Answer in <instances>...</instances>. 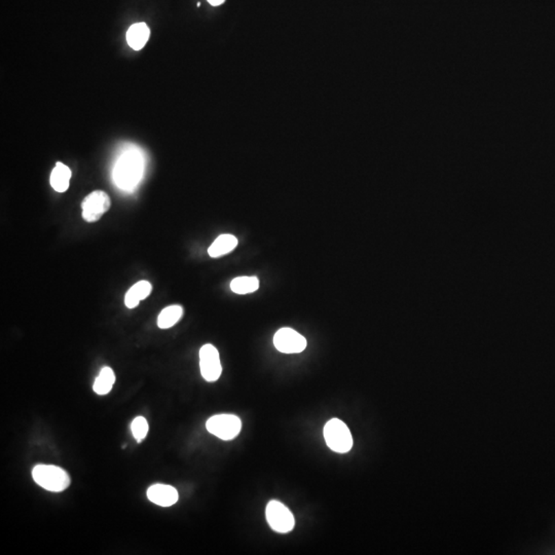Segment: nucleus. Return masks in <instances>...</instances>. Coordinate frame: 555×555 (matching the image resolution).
<instances>
[{
	"label": "nucleus",
	"mask_w": 555,
	"mask_h": 555,
	"mask_svg": "<svg viewBox=\"0 0 555 555\" xmlns=\"http://www.w3.org/2000/svg\"><path fill=\"white\" fill-rule=\"evenodd\" d=\"M144 174V159L136 149L124 151L118 157L113 170V182L124 191H132L142 179Z\"/></svg>",
	"instance_id": "f257e3e1"
},
{
	"label": "nucleus",
	"mask_w": 555,
	"mask_h": 555,
	"mask_svg": "<svg viewBox=\"0 0 555 555\" xmlns=\"http://www.w3.org/2000/svg\"><path fill=\"white\" fill-rule=\"evenodd\" d=\"M32 477L39 486L53 492H63L72 482L65 470L54 465L35 466L32 470Z\"/></svg>",
	"instance_id": "f03ea898"
},
{
	"label": "nucleus",
	"mask_w": 555,
	"mask_h": 555,
	"mask_svg": "<svg viewBox=\"0 0 555 555\" xmlns=\"http://www.w3.org/2000/svg\"><path fill=\"white\" fill-rule=\"evenodd\" d=\"M324 439L330 450L347 454L353 448V437L348 426L338 419H331L324 427Z\"/></svg>",
	"instance_id": "7ed1b4c3"
},
{
	"label": "nucleus",
	"mask_w": 555,
	"mask_h": 555,
	"mask_svg": "<svg viewBox=\"0 0 555 555\" xmlns=\"http://www.w3.org/2000/svg\"><path fill=\"white\" fill-rule=\"evenodd\" d=\"M209 433L222 440H232L240 434L242 422L235 415H216L210 417L206 423Z\"/></svg>",
	"instance_id": "20e7f679"
},
{
	"label": "nucleus",
	"mask_w": 555,
	"mask_h": 555,
	"mask_svg": "<svg viewBox=\"0 0 555 555\" xmlns=\"http://www.w3.org/2000/svg\"><path fill=\"white\" fill-rule=\"evenodd\" d=\"M265 516L270 527L277 533H290L294 529L295 519L292 512L277 500L269 502L265 510Z\"/></svg>",
	"instance_id": "39448f33"
},
{
	"label": "nucleus",
	"mask_w": 555,
	"mask_h": 555,
	"mask_svg": "<svg viewBox=\"0 0 555 555\" xmlns=\"http://www.w3.org/2000/svg\"><path fill=\"white\" fill-rule=\"evenodd\" d=\"M111 207L109 195L103 191H95L85 197L82 203L85 221L97 222Z\"/></svg>",
	"instance_id": "423d86ee"
},
{
	"label": "nucleus",
	"mask_w": 555,
	"mask_h": 555,
	"mask_svg": "<svg viewBox=\"0 0 555 555\" xmlns=\"http://www.w3.org/2000/svg\"><path fill=\"white\" fill-rule=\"evenodd\" d=\"M307 340L292 328H281L274 336V346L284 354H298L307 348Z\"/></svg>",
	"instance_id": "0eeeda50"
},
{
	"label": "nucleus",
	"mask_w": 555,
	"mask_h": 555,
	"mask_svg": "<svg viewBox=\"0 0 555 555\" xmlns=\"http://www.w3.org/2000/svg\"><path fill=\"white\" fill-rule=\"evenodd\" d=\"M199 367L202 376L207 382H216L221 376L219 352L213 345L207 344L202 347L199 350Z\"/></svg>",
	"instance_id": "6e6552de"
},
{
	"label": "nucleus",
	"mask_w": 555,
	"mask_h": 555,
	"mask_svg": "<svg viewBox=\"0 0 555 555\" xmlns=\"http://www.w3.org/2000/svg\"><path fill=\"white\" fill-rule=\"evenodd\" d=\"M147 498L153 504L161 507H170L178 502L179 494L173 486L157 483L153 484L147 490Z\"/></svg>",
	"instance_id": "1a4fd4ad"
},
{
	"label": "nucleus",
	"mask_w": 555,
	"mask_h": 555,
	"mask_svg": "<svg viewBox=\"0 0 555 555\" xmlns=\"http://www.w3.org/2000/svg\"><path fill=\"white\" fill-rule=\"evenodd\" d=\"M149 34L151 30L145 23H137L129 28L127 32V41L133 50L140 51L149 41Z\"/></svg>",
	"instance_id": "9d476101"
},
{
	"label": "nucleus",
	"mask_w": 555,
	"mask_h": 555,
	"mask_svg": "<svg viewBox=\"0 0 555 555\" xmlns=\"http://www.w3.org/2000/svg\"><path fill=\"white\" fill-rule=\"evenodd\" d=\"M151 290H153V286L147 281H140V282L136 283L127 292L126 296H124V305L129 309H135L138 307L141 301L146 298L151 294Z\"/></svg>",
	"instance_id": "9b49d317"
},
{
	"label": "nucleus",
	"mask_w": 555,
	"mask_h": 555,
	"mask_svg": "<svg viewBox=\"0 0 555 555\" xmlns=\"http://www.w3.org/2000/svg\"><path fill=\"white\" fill-rule=\"evenodd\" d=\"M238 246V239L232 235H221L208 249V253L213 259L228 254Z\"/></svg>",
	"instance_id": "f8f14e48"
},
{
	"label": "nucleus",
	"mask_w": 555,
	"mask_h": 555,
	"mask_svg": "<svg viewBox=\"0 0 555 555\" xmlns=\"http://www.w3.org/2000/svg\"><path fill=\"white\" fill-rule=\"evenodd\" d=\"M72 170L61 162L56 164L51 174V185L57 193H65L69 187Z\"/></svg>",
	"instance_id": "ddd939ff"
},
{
	"label": "nucleus",
	"mask_w": 555,
	"mask_h": 555,
	"mask_svg": "<svg viewBox=\"0 0 555 555\" xmlns=\"http://www.w3.org/2000/svg\"><path fill=\"white\" fill-rule=\"evenodd\" d=\"M184 315V309L178 305H170L165 307L157 318V326L161 329H169L182 319Z\"/></svg>",
	"instance_id": "4468645a"
},
{
	"label": "nucleus",
	"mask_w": 555,
	"mask_h": 555,
	"mask_svg": "<svg viewBox=\"0 0 555 555\" xmlns=\"http://www.w3.org/2000/svg\"><path fill=\"white\" fill-rule=\"evenodd\" d=\"M114 382H116V376H114L113 370L110 367H103L94 382V392L98 395L108 394L112 390Z\"/></svg>",
	"instance_id": "2eb2a0df"
},
{
	"label": "nucleus",
	"mask_w": 555,
	"mask_h": 555,
	"mask_svg": "<svg viewBox=\"0 0 555 555\" xmlns=\"http://www.w3.org/2000/svg\"><path fill=\"white\" fill-rule=\"evenodd\" d=\"M259 281L257 277H238L230 282V289L236 294H248L259 290Z\"/></svg>",
	"instance_id": "dca6fc26"
},
{
	"label": "nucleus",
	"mask_w": 555,
	"mask_h": 555,
	"mask_svg": "<svg viewBox=\"0 0 555 555\" xmlns=\"http://www.w3.org/2000/svg\"><path fill=\"white\" fill-rule=\"evenodd\" d=\"M131 430H132L133 436L137 440L138 444L142 442L146 438L147 433H149V423H147L145 417H138L133 420L132 425H131Z\"/></svg>",
	"instance_id": "f3484780"
},
{
	"label": "nucleus",
	"mask_w": 555,
	"mask_h": 555,
	"mask_svg": "<svg viewBox=\"0 0 555 555\" xmlns=\"http://www.w3.org/2000/svg\"><path fill=\"white\" fill-rule=\"evenodd\" d=\"M224 1H226V0H208V2L213 6H220V4L224 3Z\"/></svg>",
	"instance_id": "a211bd4d"
}]
</instances>
